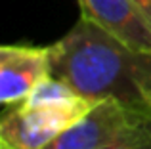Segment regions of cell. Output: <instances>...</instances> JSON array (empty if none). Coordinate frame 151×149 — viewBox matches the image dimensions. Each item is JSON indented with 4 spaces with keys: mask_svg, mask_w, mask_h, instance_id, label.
Returning <instances> with one entry per match:
<instances>
[{
    "mask_svg": "<svg viewBox=\"0 0 151 149\" xmlns=\"http://www.w3.org/2000/svg\"><path fill=\"white\" fill-rule=\"evenodd\" d=\"M50 50L52 77L86 100L151 109V54L132 50L84 17Z\"/></svg>",
    "mask_w": 151,
    "mask_h": 149,
    "instance_id": "6da1fadb",
    "label": "cell"
},
{
    "mask_svg": "<svg viewBox=\"0 0 151 149\" xmlns=\"http://www.w3.org/2000/svg\"><path fill=\"white\" fill-rule=\"evenodd\" d=\"M151 136V109L101 100L44 149H122Z\"/></svg>",
    "mask_w": 151,
    "mask_h": 149,
    "instance_id": "7a4b0ae2",
    "label": "cell"
},
{
    "mask_svg": "<svg viewBox=\"0 0 151 149\" xmlns=\"http://www.w3.org/2000/svg\"><path fill=\"white\" fill-rule=\"evenodd\" d=\"M84 113L82 109L29 105L21 101L2 119L0 142L14 149H44Z\"/></svg>",
    "mask_w": 151,
    "mask_h": 149,
    "instance_id": "3957f363",
    "label": "cell"
},
{
    "mask_svg": "<svg viewBox=\"0 0 151 149\" xmlns=\"http://www.w3.org/2000/svg\"><path fill=\"white\" fill-rule=\"evenodd\" d=\"M48 77H52L50 46L8 44L0 48V100L4 105L25 101Z\"/></svg>",
    "mask_w": 151,
    "mask_h": 149,
    "instance_id": "277c9868",
    "label": "cell"
},
{
    "mask_svg": "<svg viewBox=\"0 0 151 149\" xmlns=\"http://www.w3.org/2000/svg\"><path fill=\"white\" fill-rule=\"evenodd\" d=\"M81 17L96 23L126 46L151 54V25L132 0H77Z\"/></svg>",
    "mask_w": 151,
    "mask_h": 149,
    "instance_id": "5b68a950",
    "label": "cell"
},
{
    "mask_svg": "<svg viewBox=\"0 0 151 149\" xmlns=\"http://www.w3.org/2000/svg\"><path fill=\"white\" fill-rule=\"evenodd\" d=\"M132 2L136 4V8L142 11V15L147 19V23L151 25V0H132Z\"/></svg>",
    "mask_w": 151,
    "mask_h": 149,
    "instance_id": "8992f818",
    "label": "cell"
},
{
    "mask_svg": "<svg viewBox=\"0 0 151 149\" xmlns=\"http://www.w3.org/2000/svg\"><path fill=\"white\" fill-rule=\"evenodd\" d=\"M122 149H151V136H147V138L140 140V142L132 143V145H126Z\"/></svg>",
    "mask_w": 151,
    "mask_h": 149,
    "instance_id": "52a82bcc",
    "label": "cell"
},
{
    "mask_svg": "<svg viewBox=\"0 0 151 149\" xmlns=\"http://www.w3.org/2000/svg\"><path fill=\"white\" fill-rule=\"evenodd\" d=\"M0 149H14V147H10L8 143H4V142H0Z\"/></svg>",
    "mask_w": 151,
    "mask_h": 149,
    "instance_id": "ba28073f",
    "label": "cell"
}]
</instances>
